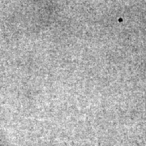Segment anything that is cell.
I'll return each instance as SVG.
<instances>
[]
</instances>
